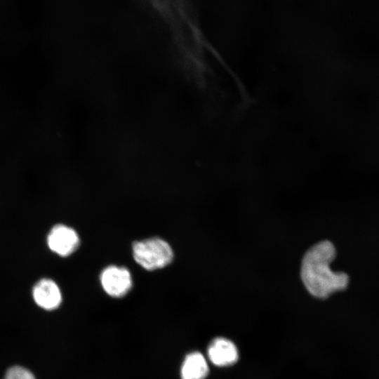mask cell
<instances>
[{
  "label": "cell",
  "instance_id": "cell-5",
  "mask_svg": "<svg viewBox=\"0 0 379 379\" xmlns=\"http://www.w3.org/2000/svg\"><path fill=\"white\" fill-rule=\"evenodd\" d=\"M208 357L212 364L222 367L234 364L239 355L237 347L231 340L218 338L209 345Z\"/></svg>",
  "mask_w": 379,
  "mask_h": 379
},
{
  "label": "cell",
  "instance_id": "cell-4",
  "mask_svg": "<svg viewBox=\"0 0 379 379\" xmlns=\"http://www.w3.org/2000/svg\"><path fill=\"white\" fill-rule=\"evenodd\" d=\"M47 243L52 251L60 256H68L78 248L79 238L72 228L57 225L48 234Z\"/></svg>",
  "mask_w": 379,
  "mask_h": 379
},
{
  "label": "cell",
  "instance_id": "cell-1",
  "mask_svg": "<svg viewBox=\"0 0 379 379\" xmlns=\"http://www.w3.org/2000/svg\"><path fill=\"white\" fill-rule=\"evenodd\" d=\"M335 256V248L328 240L317 243L305 253L300 277L312 295L325 299L332 293L347 287L348 275L343 272H333L330 268V264Z\"/></svg>",
  "mask_w": 379,
  "mask_h": 379
},
{
  "label": "cell",
  "instance_id": "cell-2",
  "mask_svg": "<svg viewBox=\"0 0 379 379\" xmlns=\"http://www.w3.org/2000/svg\"><path fill=\"white\" fill-rule=\"evenodd\" d=\"M135 262L147 270H154L168 265L173 260L171 246L160 238H150L133 244Z\"/></svg>",
  "mask_w": 379,
  "mask_h": 379
},
{
  "label": "cell",
  "instance_id": "cell-7",
  "mask_svg": "<svg viewBox=\"0 0 379 379\" xmlns=\"http://www.w3.org/2000/svg\"><path fill=\"white\" fill-rule=\"evenodd\" d=\"M208 373L207 361L200 352L188 354L181 366V379H205Z\"/></svg>",
  "mask_w": 379,
  "mask_h": 379
},
{
  "label": "cell",
  "instance_id": "cell-8",
  "mask_svg": "<svg viewBox=\"0 0 379 379\" xmlns=\"http://www.w3.org/2000/svg\"><path fill=\"white\" fill-rule=\"evenodd\" d=\"M4 379H35V377L27 368L15 366L7 370Z\"/></svg>",
  "mask_w": 379,
  "mask_h": 379
},
{
  "label": "cell",
  "instance_id": "cell-6",
  "mask_svg": "<svg viewBox=\"0 0 379 379\" xmlns=\"http://www.w3.org/2000/svg\"><path fill=\"white\" fill-rule=\"evenodd\" d=\"M35 302L46 310L56 309L61 303L62 295L58 285L52 280H40L33 288Z\"/></svg>",
  "mask_w": 379,
  "mask_h": 379
},
{
  "label": "cell",
  "instance_id": "cell-3",
  "mask_svg": "<svg viewBox=\"0 0 379 379\" xmlns=\"http://www.w3.org/2000/svg\"><path fill=\"white\" fill-rule=\"evenodd\" d=\"M100 282L106 293L115 298L125 295L132 286L130 272L115 265L108 266L102 272Z\"/></svg>",
  "mask_w": 379,
  "mask_h": 379
}]
</instances>
